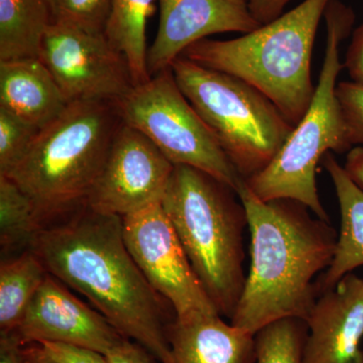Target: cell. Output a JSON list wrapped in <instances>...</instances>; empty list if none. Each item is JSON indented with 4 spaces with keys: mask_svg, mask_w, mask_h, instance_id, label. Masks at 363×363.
I'll return each mask as SVG.
<instances>
[{
    "mask_svg": "<svg viewBox=\"0 0 363 363\" xmlns=\"http://www.w3.org/2000/svg\"><path fill=\"white\" fill-rule=\"evenodd\" d=\"M48 274L43 262L30 250L13 259L1 260L0 336L16 330Z\"/></svg>",
    "mask_w": 363,
    "mask_h": 363,
    "instance_id": "19",
    "label": "cell"
},
{
    "mask_svg": "<svg viewBox=\"0 0 363 363\" xmlns=\"http://www.w3.org/2000/svg\"><path fill=\"white\" fill-rule=\"evenodd\" d=\"M250 234V264L230 323L257 334L286 318L307 320L318 294L313 281L330 267L338 234L293 200L262 201L245 179L236 189Z\"/></svg>",
    "mask_w": 363,
    "mask_h": 363,
    "instance_id": "2",
    "label": "cell"
},
{
    "mask_svg": "<svg viewBox=\"0 0 363 363\" xmlns=\"http://www.w3.org/2000/svg\"><path fill=\"white\" fill-rule=\"evenodd\" d=\"M112 0H50L52 23L90 33H104Z\"/></svg>",
    "mask_w": 363,
    "mask_h": 363,
    "instance_id": "24",
    "label": "cell"
},
{
    "mask_svg": "<svg viewBox=\"0 0 363 363\" xmlns=\"http://www.w3.org/2000/svg\"><path fill=\"white\" fill-rule=\"evenodd\" d=\"M155 0H112L105 35L128 61L135 86L150 79L147 71V21Z\"/></svg>",
    "mask_w": 363,
    "mask_h": 363,
    "instance_id": "20",
    "label": "cell"
},
{
    "mask_svg": "<svg viewBox=\"0 0 363 363\" xmlns=\"http://www.w3.org/2000/svg\"><path fill=\"white\" fill-rule=\"evenodd\" d=\"M343 167L351 180L363 190V147H353L348 152Z\"/></svg>",
    "mask_w": 363,
    "mask_h": 363,
    "instance_id": "31",
    "label": "cell"
},
{
    "mask_svg": "<svg viewBox=\"0 0 363 363\" xmlns=\"http://www.w3.org/2000/svg\"><path fill=\"white\" fill-rule=\"evenodd\" d=\"M68 104L40 58L0 61V107L43 130L56 121Z\"/></svg>",
    "mask_w": 363,
    "mask_h": 363,
    "instance_id": "16",
    "label": "cell"
},
{
    "mask_svg": "<svg viewBox=\"0 0 363 363\" xmlns=\"http://www.w3.org/2000/svg\"><path fill=\"white\" fill-rule=\"evenodd\" d=\"M330 0H304L278 18L238 39H204L182 56L245 81L296 125L311 104L313 47Z\"/></svg>",
    "mask_w": 363,
    "mask_h": 363,
    "instance_id": "5",
    "label": "cell"
},
{
    "mask_svg": "<svg viewBox=\"0 0 363 363\" xmlns=\"http://www.w3.org/2000/svg\"><path fill=\"white\" fill-rule=\"evenodd\" d=\"M307 323L286 318L267 325L255 334V363H302Z\"/></svg>",
    "mask_w": 363,
    "mask_h": 363,
    "instance_id": "22",
    "label": "cell"
},
{
    "mask_svg": "<svg viewBox=\"0 0 363 363\" xmlns=\"http://www.w3.org/2000/svg\"><path fill=\"white\" fill-rule=\"evenodd\" d=\"M40 59L68 104L81 100L118 104L135 87L128 61L104 33L52 23Z\"/></svg>",
    "mask_w": 363,
    "mask_h": 363,
    "instance_id": "10",
    "label": "cell"
},
{
    "mask_svg": "<svg viewBox=\"0 0 363 363\" xmlns=\"http://www.w3.org/2000/svg\"><path fill=\"white\" fill-rule=\"evenodd\" d=\"M40 128L0 107V176H6L25 157Z\"/></svg>",
    "mask_w": 363,
    "mask_h": 363,
    "instance_id": "23",
    "label": "cell"
},
{
    "mask_svg": "<svg viewBox=\"0 0 363 363\" xmlns=\"http://www.w3.org/2000/svg\"><path fill=\"white\" fill-rule=\"evenodd\" d=\"M351 147H363V86L352 81L336 88Z\"/></svg>",
    "mask_w": 363,
    "mask_h": 363,
    "instance_id": "25",
    "label": "cell"
},
{
    "mask_svg": "<svg viewBox=\"0 0 363 363\" xmlns=\"http://www.w3.org/2000/svg\"><path fill=\"white\" fill-rule=\"evenodd\" d=\"M174 167L147 136L123 123L86 206L124 217L162 201Z\"/></svg>",
    "mask_w": 363,
    "mask_h": 363,
    "instance_id": "11",
    "label": "cell"
},
{
    "mask_svg": "<svg viewBox=\"0 0 363 363\" xmlns=\"http://www.w3.org/2000/svg\"><path fill=\"white\" fill-rule=\"evenodd\" d=\"M0 363H30L26 346L13 336H0Z\"/></svg>",
    "mask_w": 363,
    "mask_h": 363,
    "instance_id": "30",
    "label": "cell"
},
{
    "mask_svg": "<svg viewBox=\"0 0 363 363\" xmlns=\"http://www.w3.org/2000/svg\"><path fill=\"white\" fill-rule=\"evenodd\" d=\"M51 274L40 286L13 336L23 345L57 342L106 354L124 337Z\"/></svg>",
    "mask_w": 363,
    "mask_h": 363,
    "instance_id": "12",
    "label": "cell"
},
{
    "mask_svg": "<svg viewBox=\"0 0 363 363\" xmlns=\"http://www.w3.org/2000/svg\"><path fill=\"white\" fill-rule=\"evenodd\" d=\"M323 166L331 178L340 208L341 225L330 267L316 281L318 296L337 285L346 274L363 267V190L328 152Z\"/></svg>",
    "mask_w": 363,
    "mask_h": 363,
    "instance_id": "17",
    "label": "cell"
},
{
    "mask_svg": "<svg viewBox=\"0 0 363 363\" xmlns=\"http://www.w3.org/2000/svg\"><path fill=\"white\" fill-rule=\"evenodd\" d=\"M306 323L302 363H363V279L350 272L320 294Z\"/></svg>",
    "mask_w": 363,
    "mask_h": 363,
    "instance_id": "14",
    "label": "cell"
},
{
    "mask_svg": "<svg viewBox=\"0 0 363 363\" xmlns=\"http://www.w3.org/2000/svg\"><path fill=\"white\" fill-rule=\"evenodd\" d=\"M108 363H152V354L131 339L123 337L106 354Z\"/></svg>",
    "mask_w": 363,
    "mask_h": 363,
    "instance_id": "27",
    "label": "cell"
},
{
    "mask_svg": "<svg viewBox=\"0 0 363 363\" xmlns=\"http://www.w3.org/2000/svg\"><path fill=\"white\" fill-rule=\"evenodd\" d=\"M25 346L30 363H61L51 357L40 343H30Z\"/></svg>",
    "mask_w": 363,
    "mask_h": 363,
    "instance_id": "32",
    "label": "cell"
},
{
    "mask_svg": "<svg viewBox=\"0 0 363 363\" xmlns=\"http://www.w3.org/2000/svg\"><path fill=\"white\" fill-rule=\"evenodd\" d=\"M52 23L50 0H0V61L40 58Z\"/></svg>",
    "mask_w": 363,
    "mask_h": 363,
    "instance_id": "18",
    "label": "cell"
},
{
    "mask_svg": "<svg viewBox=\"0 0 363 363\" xmlns=\"http://www.w3.org/2000/svg\"><path fill=\"white\" fill-rule=\"evenodd\" d=\"M117 106L123 123L147 136L174 166L200 169L236 192L242 178L182 92L171 68L135 86Z\"/></svg>",
    "mask_w": 363,
    "mask_h": 363,
    "instance_id": "8",
    "label": "cell"
},
{
    "mask_svg": "<svg viewBox=\"0 0 363 363\" xmlns=\"http://www.w3.org/2000/svg\"><path fill=\"white\" fill-rule=\"evenodd\" d=\"M324 18L326 49L311 104L274 160L245 183L262 201L293 200L304 205L318 218L330 221L318 193L316 171L328 152L342 154L352 147L336 88L344 68L339 49L351 32L355 16L342 2L330 0Z\"/></svg>",
    "mask_w": 363,
    "mask_h": 363,
    "instance_id": "6",
    "label": "cell"
},
{
    "mask_svg": "<svg viewBox=\"0 0 363 363\" xmlns=\"http://www.w3.org/2000/svg\"><path fill=\"white\" fill-rule=\"evenodd\" d=\"M161 203L210 300L230 320L247 279L248 221L238 193L205 172L179 164Z\"/></svg>",
    "mask_w": 363,
    "mask_h": 363,
    "instance_id": "4",
    "label": "cell"
},
{
    "mask_svg": "<svg viewBox=\"0 0 363 363\" xmlns=\"http://www.w3.org/2000/svg\"><path fill=\"white\" fill-rule=\"evenodd\" d=\"M344 68L347 69L352 82L363 86V25L353 35Z\"/></svg>",
    "mask_w": 363,
    "mask_h": 363,
    "instance_id": "28",
    "label": "cell"
},
{
    "mask_svg": "<svg viewBox=\"0 0 363 363\" xmlns=\"http://www.w3.org/2000/svg\"><path fill=\"white\" fill-rule=\"evenodd\" d=\"M123 123L117 104L81 100L40 130L6 175L32 200L40 229L86 206Z\"/></svg>",
    "mask_w": 363,
    "mask_h": 363,
    "instance_id": "3",
    "label": "cell"
},
{
    "mask_svg": "<svg viewBox=\"0 0 363 363\" xmlns=\"http://www.w3.org/2000/svg\"><path fill=\"white\" fill-rule=\"evenodd\" d=\"M40 230L32 200L9 177L0 176V247L2 255L28 250Z\"/></svg>",
    "mask_w": 363,
    "mask_h": 363,
    "instance_id": "21",
    "label": "cell"
},
{
    "mask_svg": "<svg viewBox=\"0 0 363 363\" xmlns=\"http://www.w3.org/2000/svg\"><path fill=\"white\" fill-rule=\"evenodd\" d=\"M47 352L61 363H108L106 357L101 353L70 345V344L57 342H40Z\"/></svg>",
    "mask_w": 363,
    "mask_h": 363,
    "instance_id": "26",
    "label": "cell"
},
{
    "mask_svg": "<svg viewBox=\"0 0 363 363\" xmlns=\"http://www.w3.org/2000/svg\"><path fill=\"white\" fill-rule=\"evenodd\" d=\"M291 0H247L250 13L260 25H266L281 16Z\"/></svg>",
    "mask_w": 363,
    "mask_h": 363,
    "instance_id": "29",
    "label": "cell"
},
{
    "mask_svg": "<svg viewBox=\"0 0 363 363\" xmlns=\"http://www.w3.org/2000/svg\"><path fill=\"white\" fill-rule=\"evenodd\" d=\"M238 1L245 2V4H247V0H238Z\"/></svg>",
    "mask_w": 363,
    "mask_h": 363,
    "instance_id": "33",
    "label": "cell"
},
{
    "mask_svg": "<svg viewBox=\"0 0 363 363\" xmlns=\"http://www.w3.org/2000/svg\"><path fill=\"white\" fill-rule=\"evenodd\" d=\"M28 250L49 274L85 296L121 335L159 362L168 360L167 327L175 317L169 316L171 305L128 252L123 217L82 207L42 227Z\"/></svg>",
    "mask_w": 363,
    "mask_h": 363,
    "instance_id": "1",
    "label": "cell"
},
{
    "mask_svg": "<svg viewBox=\"0 0 363 363\" xmlns=\"http://www.w3.org/2000/svg\"><path fill=\"white\" fill-rule=\"evenodd\" d=\"M221 315L196 313L167 327L164 363H255V335L226 323Z\"/></svg>",
    "mask_w": 363,
    "mask_h": 363,
    "instance_id": "15",
    "label": "cell"
},
{
    "mask_svg": "<svg viewBox=\"0 0 363 363\" xmlns=\"http://www.w3.org/2000/svg\"><path fill=\"white\" fill-rule=\"evenodd\" d=\"M179 87L222 150L247 180L269 164L295 126L245 81L181 56L172 63Z\"/></svg>",
    "mask_w": 363,
    "mask_h": 363,
    "instance_id": "7",
    "label": "cell"
},
{
    "mask_svg": "<svg viewBox=\"0 0 363 363\" xmlns=\"http://www.w3.org/2000/svg\"><path fill=\"white\" fill-rule=\"evenodd\" d=\"M128 252L176 318L219 314L198 278L161 201L123 217ZM220 315V314H219Z\"/></svg>",
    "mask_w": 363,
    "mask_h": 363,
    "instance_id": "9",
    "label": "cell"
},
{
    "mask_svg": "<svg viewBox=\"0 0 363 363\" xmlns=\"http://www.w3.org/2000/svg\"><path fill=\"white\" fill-rule=\"evenodd\" d=\"M156 38L147 50L150 77L171 68L191 45L216 33H248L259 28L245 2L238 0H159Z\"/></svg>",
    "mask_w": 363,
    "mask_h": 363,
    "instance_id": "13",
    "label": "cell"
}]
</instances>
